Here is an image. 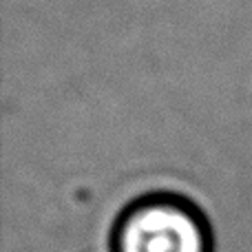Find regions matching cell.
<instances>
[{"mask_svg":"<svg viewBox=\"0 0 252 252\" xmlns=\"http://www.w3.org/2000/svg\"><path fill=\"white\" fill-rule=\"evenodd\" d=\"M115 252H208V230L190 204L177 197H148L122 215Z\"/></svg>","mask_w":252,"mask_h":252,"instance_id":"obj_1","label":"cell"}]
</instances>
